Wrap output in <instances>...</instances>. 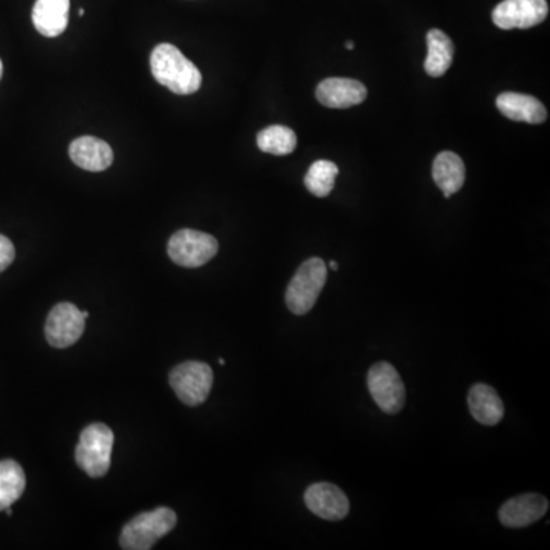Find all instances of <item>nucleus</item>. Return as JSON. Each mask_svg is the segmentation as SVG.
Masks as SVG:
<instances>
[{
  "mask_svg": "<svg viewBox=\"0 0 550 550\" xmlns=\"http://www.w3.org/2000/svg\"><path fill=\"white\" fill-rule=\"evenodd\" d=\"M150 69L159 85L165 86L175 94L190 95L201 89V71L170 43H161L153 49L150 55Z\"/></svg>",
  "mask_w": 550,
  "mask_h": 550,
  "instance_id": "f257e3e1",
  "label": "nucleus"
},
{
  "mask_svg": "<svg viewBox=\"0 0 550 550\" xmlns=\"http://www.w3.org/2000/svg\"><path fill=\"white\" fill-rule=\"evenodd\" d=\"M176 523H178V515L165 506L136 515L121 532V547L126 550L152 549L156 541L175 529Z\"/></svg>",
  "mask_w": 550,
  "mask_h": 550,
  "instance_id": "f03ea898",
  "label": "nucleus"
},
{
  "mask_svg": "<svg viewBox=\"0 0 550 550\" xmlns=\"http://www.w3.org/2000/svg\"><path fill=\"white\" fill-rule=\"evenodd\" d=\"M327 280V266L318 257L301 263L286 289V306L295 315H305L314 308Z\"/></svg>",
  "mask_w": 550,
  "mask_h": 550,
  "instance_id": "7ed1b4c3",
  "label": "nucleus"
},
{
  "mask_svg": "<svg viewBox=\"0 0 550 550\" xmlns=\"http://www.w3.org/2000/svg\"><path fill=\"white\" fill-rule=\"evenodd\" d=\"M114 431L104 424H92L81 433L75 448V460L81 470L89 477H104L109 471L112 450H114Z\"/></svg>",
  "mask_w": 550,
  "mask_h": 550,
  "instance_id": "20e7f679",
  "label": "nucleus"
},
{
  "mask_svg": "<svg viewBox=\"0 0 550 550\" xmlns=\"http://www.w3.org/2000/svg\"><path fill=\"white\" fill-rule=\"evenodd\" d=\"M213 381V369L201 361L179 364L170 373L173 392L188 407H198L207 401Z\"/></svg>",
  "mask_w": 550,
  "mask_h": 550,
  "instance_id": "39448f33",
  "label": "nucleus"
},
{
  "mask_svg": "<svg viewBox=\"0 0 550 550\" xmlns=\"http://www.w3.org/2000/svg\"><path fill=\"white\" fill-rule=\"evenodd\" d=\"M170 259L184 268H199L214 259L219 243L210 234L196 230H181L169 240Z\"/></svg>",
  "mask_w": 550,
  "mask_h": 550,
  "instance_id": "423d86ee",
  "label": "nucleus"
},
{
  "mask_svg": "<svg viewBox=\"0 0 550 550\" xmlns=\"http://www.w3.org/2000/svg\"><path fill=\"white\" fill-rule=\"evenodd\" d=\"M367 385L373 401L387 415H396L404 408V382L392 364L378 363L370 367Z\"/></svg>",
  "mask_w": 550,
  "mask_h": 550,
  "instance_id": "0eeeda50",
  "label": "nucleus"
},
{
  "mask_svg": "<svg viewBox=\"0 0 550 550\" xmlns=\"http://www.w3.org/2000/svg\"><path fill=\"white\" fill-rule=\"evenodd\" d=\"M549 14L546 0H503L492 11V22L500 30H529Z\"/></svg>",
  "mask_w": 550,
  "mask_h": 550,
  "instance_id": "6e6552de",
  "label": "nucleus"
},
{
  "mask_svg": "<svg viewBox=\"0 0 550 550\" xmlns=\"http://www.w3.org/2000/svg\"><path fill=\"white\" fill-rule=\"evenodd\" d=\"M85 327L86 318L77 306L59 303L51 309L46 320V340L55 349H66L80 340Z\"/></svg>",
  "mask_w": 550,
  "mask_h": 550,
  "instance_id": "1a4fd4ad",
  "label": "nucleus"
},
{
  "mask_svg": "<svg viewBox=\"0 0 550 550\" xmlns=\"http://www.w3.org/2000/svg\"><path fill=\"white\" fill-rule=\"evenodd\" d=\"M305 503L312 514L323 520H344L350 511L347 495L338 486L327 482L309 486L305 492Z\"/></svg>",
  "mask_w": 550,
  "mask_h": 550,
  "instance_id": "9d476101",
  "label": "nucleus"
},
{
  "mask_svg": "<svg viewBox=\"0 0 550 550\" xmlns=\"http://www.w3.org/2000/svg\"><path fill=\"white\" fill-rule=\"evenodd\" d=\"M549 502L541 494L517 495L500 508V523L506 528L518 529L531 526L546 515Z\"/></svg>",
  "mask_w": 550,
  "mask_h": 550,
  "instance_id": "9b49d317",
  "label": "nucleus"
},
{
  "mask_svg": "<svg viewBox=\"0 0 550 550\" xmlns=\"http://www.w3.org/2000/svg\"><path fill=\"white\" fill-rule=\"evenodd\" d=\"M315 97L330 109H349L366 100L367 89L361 81L352 78H326L317 86Z\"/></svg>",
  "mask_w": 550,
  "mask_h": 550,
  "instance_id": "f8f14e48",
  "label": "nucleus"
},
{
  "mask_svg": "<svg viewBox=\"0 0 550 550\" xmlns=\"http://www.w3.org/2000/svg\"><path fill=\"white\" fill-rule=\"evenodd\" d=\"M69 156L80 169L88 172H104L114 162V150L106 141L95 136H80L69 146Z\"/></svg>",
  "mask_w": 550,
  "mask_h": 550,
  "instance_id": "ddd939ff",
  "label": "nucleus"
},
{
  "mask_svg": "<svg viewBox=\"0 0 550 550\" xmlns=\"http://www.w3.org/2000/svg\"><path fill=\"white\" fill-rule=\"evenodd\" d=\"M495 104H497V109L512 121L541 124L547 120L546 107L538 98L531 97V95L505 92L497 97Z\"/></svg>",
  "mask_w": 550,
  "mask_h": 550,
  "instance_id": "4468645a",
  "label": "nucleus"
},
{
  "mask_svg": "<svg viewBox=\"0 0 550 550\" xmlns=\"http://www.w3.org/2000/svg\"><path fill=\"white\" fill-rule=\"evenodd\" d=\"M468 407L479 424L494 427L505 416V405L499 393L488 384H476L468 393Z\"/></svg>",
  "mask_w": 550,
  "mask_h": 550,
  "instance_id": "2eb2a0df",
  "label": "nucleus"
},
{
  "mask_svg": "<svg viewBox=\"0 0 550 550\" xmlns=\"http://www.w3.org/2000/svg\"><path fill=\"white\" fill-rule=\"evenodd\" d=\"M69 20V0H37L33 8V23L42 36L59 37L65 33Z\"/></svg>",
  "mask_w": 550,
  "mask_h": 550,
  "instance_id": "dca6fc26",
  "label": "nucleus"
},
{
  "mask_svg": "<svg viewBox=\"0 0 550 550\" xmlns=\"http://www.w3.org/2000/svg\"><path fill=\"white\" fill-rule=\"evenodd\" d=\"M465 164L453 152H442L433 162V179L442 190L445 198H451L465 184Z\"/></svg>",
  "mask_w": 550,
  "mask_h": 550,
  "instance_id": "f3484780",
  "label": "nucleus"
},
{
  "mask_svg": "<svg viewBox=\"0 0 550 550\" xmlns=\"http://www.w3.org/2000/svg\"><path fill=\"white\" fill-rule=\"evenodd\" d=\"M428 54L425 59V72L430 77L439 78L447 74L453 65L454 45L450 37L440 30H431L427 34Z\"/></svg>",
  "mask_w": 550,
  "mask_h": 550,
  "instance_id": "a211bd4d",
  "label": "nucleus"
},
{
  "mask_svg": "<svg viewBox=\"0 0 550 550\" xmlns=\"http://www.w3.org/2000/svg\"><path fill=\"white\" fill-rule=\"evenodd\" d=\"M26 477L22 466L14 460L0 462V511L13 506L25 491Z\"/></svg>",
  "mask_w": 550,
  "mask_h": 550,
  "instance_id": "6ab92c4d",
  "label": "nucleus"
},
{
  "mask_svg": "<svg viewBox=\"0 0 550 550\" xmlns=\"http://www.w3.org/2000/svg\"><path fill=\"white\" fill-rule=\"evenodd\" d=\"M257 146L271 155H289L297 147V135L286 126H269L257 135Z\"/></svg>",
  "mask_w": 550,
  "mask_h": 550,
  "instance_id": "aec40b11",
  "label": "nucleus"
},
{
  "mask_svg": "<svg viewBox=\"0 0 550 550\" xmlns=\"http://www.w3.org/2000/svg\"><path fill=\"white\" fill-rule=\"evenodd\" d=\"M338 176V167L335 162L320 159L309 167L305 176V185L309 193L317 198H326L334 190L335 179Z\"/></svg>",
  "mask_w": 550,
  "mask_h": 550,
  "instance_id": "412c9836",
  "label": "nucleus"
},
{
  "mask_svg": "<svg viewBox=\"0 0 550 550\" xmlns=\"http://www.w3.org/2000/svg\"><path fill=\"white\" fill-rule=\"evenodd\" d=\"M16 259V250L8 237L0 234V272H4Z\"/></svg>",
  "mask_w": 550,
  "mask_h": 550,
  "instance_id": "4be33fe9",
  "label": "nucleus"
},
{
  "mask_svg": "<svg viewBox=\"0 0 550 550\" xmlns=\"http://www.w3.org/2000/svg\"><path fill=\"white\" fill-rule=\"evenodd\" d=\"M329 268L332 269V271H338V263L337 262H329Z\"/></svg>",
  "mask_w": 550,
  "mask_h": 550,
  "instance_id": "5701e85b",
  "label": "nucleus"
},
{
  "mask_svg": "<svg viewBox=\"0 0 550 550\" xmlns=\"http://www.w3.org/2000/svg\"><path fill=\"white\" fill-rule=\"evenodd\" d=\"M346 48L347 49H353V48H355V45H353V42H346Z\"/></svg>",
  "mask_w": 550,
  "mask_h": 550,
  "instance_id": "b1692460",
  "label": "nucleus"
},
{
  "mask_svg": "<svg viewBox=\"0 0 550 550\" xmlns=\"http://www.w3.org/2000/svg\"><path fill=\"white\" fill-rule=\"evenodd\" d=\"M2 74H4V65H2V60H0V78H2Z\"/></svg>",
  "mask_w": 550,
  "mask_h": 550,
  "instance_id": "393cba45",
  "label": "nucleus"
},
{
  "mask_svg": "<svg viewBox=\"0 0 550 550\" xmlns=\"http://www.w3.org/2000/svg\"><path fill=\"white\" fill-rule=\"evenodd\" d=\"M219 364H220V366H225V360H222V358H220Z\"/></svg>",
  "mask_w": 550,
  "mask_h": 550,
  "instance_id": "a878e982",
  "label": "nucleus"
}]
</instances>
